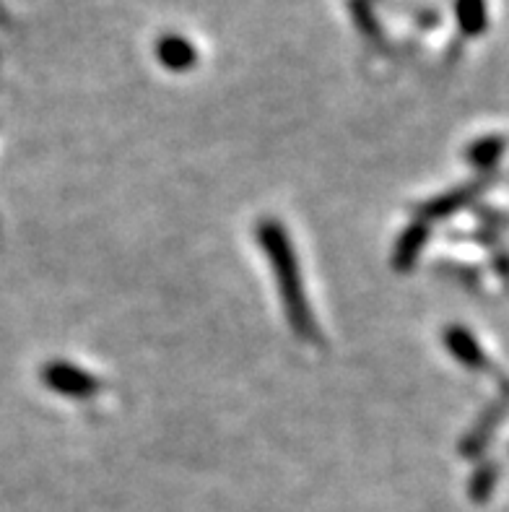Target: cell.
Listing matches in <instances>:
<instances>
[{"label":"cell","mask_w":509,"mask_h":512,"mask_svg":"<svg viewBox=\"0 0 509 512\" xmlns=\"http://www.w3.org/2000/svg\"><path fill=\"white\" fill-rule=\"evenodd\" d=\"M258 242L268 258L271 268L276 273V284L281 299H284L286 318L291 328L302 338H315V318H312L310 305H307V294L302 289V276H299V263L294 255V247L289 242L286 229L273 219H265L258 224Z\"/></svg>","instance_id":"obj_1"},{"label":"cell","mask_w":509,"mask_h":512,"mask_svg":"<svg viewBox=\"0 0 509 512\" xmlns=\"http://www.w3.org/2000/svg\"><path fill=\"white\" fill-rule=\"evenodd\" d=\"M42 383L50 390L68 398H89L99 390V380L91 377L89 372L78 370L73 364L65 362H50L42 370Z\"/></svg>","instance_id":"obj_2"},{"label":"cell","mask_w":509,"mask_h":512,"mask_svg":"<svg viewBox=\"0 0 509 512\" xmlns=\"http://www.w3.org/2000/svg\"><path fill=\"white\" fill-rule=\"evenodd\" d=\"M445 344L452 351V357L458 359L468 370H484L486 367V354L478 346L476 336L471 331H465L463 325H452L445 331Z\"/></svg>","instance_id":"obj_3"},{"label":"cell","mask_w":509,"mask_h":512,"mask_svg":"<svg viewBox=\"0 0 509 512\" xmlns=\"http://www.w3.org/2000/svg\"><path fill=\"white\" fill-rule=\"evenodd\" d=\"M426 242V227L424 224H413L411 229L403 232L398 247H395V268L398 271H408L416 263V255L421 253V247Z\"/></svg>","instance_id":"obj_4"},{"label":"cell","mask_w":509,"mask_h":512,"mask_svg":"<svg viewBox=\"0 0 509 512\" xmlns=\"http://www.w3.org/2000/svg\"><path fill=\"white\" fill-rule=\"evenodd\" d=\"M159 58L167 68H174V71H185L195 63V52L193 47L187 45L185 39H164L162 47H159Z\"/></svg>","instance_id":"obj_5"},{"label":"cell","mask_w":509,"mask_h":512,"mask_svg":"<svg viewBox=\"0 0 509 512\" xmlns=\"http://www.w3.org/2000/svg\"><path fill=\"white\" fill-rule=\"evenodd\" d=\"M502 149L504 141H499V138H484V141L473 143L471 149H468V162L478 169H489L499 162Z\"/></svg>","instance_id":"obj_6"},{"label":"cell","mask_w":509,"mask_h":512,"mask_svg":"<svg viewBox=\"0 0 509 512\" xmlns=\"http://www.w3.org/2000/svg\"><path fill=\"white\" fill-rule=\"evenodd\" d=\"M473 193H476V190H473V188H463V190H458V193L445 195L442 201H437V203H432V206L421 208V219H437V216L452 214V211H458V208L463 206V203L468 201V198H473Z\"/></svg>","instance_id":"obj_7"},{"label":"cell","mask_w":509,"mask_h":512,"mask_svg":"<svg viewBox=\"0 0 509 512\" xmlns=\"http://www.w3.org/2000/svg\"><path fill=\"white\" fill-rule=\"evenodd\" d=\"M460 21H463L465 32L468 34H481V29L486 26V13L481 0H463L460 6Z\"/></svg>","instance_id":"obj_8"}]
</instances>
